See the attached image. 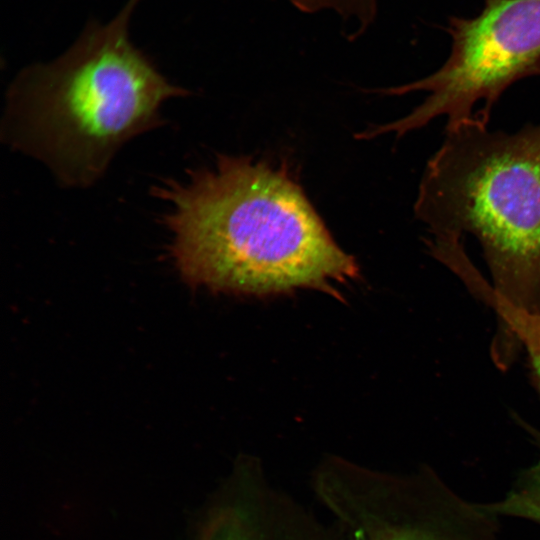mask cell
Listing matches in <instances>:
<instances>
[{
    "instance_id": "7a4b0ae2",
    "label": "cell",
    "mask_w": 540,
    "mask_h": 540,
    "mask_svg": "<svg viewBox=\"0 0 540 540\" xmlns=\"http://www.w3.org/2000/svg\"><path fill=\"white\" fill-rule=\"evenodd\" d=\"M137 0L88 28L61 57L25 69L7 97L9 144L38 158L66 186L86 187L132 138L160 124V108L187 94L130 42Z\"/></svg>"
},
{
    "instance_id": "ba28073f",
    "label": "cell",
    "mask_w": 540,
    "mask_h": 540,
    "mask_svg": "<svg viewBox=\"0 0 540 540\" xmlns=\"http://www.w3.org/2000/svg\"><path fill=\"white\" fill-rule=\"evenodd\" d=\"M305 13L333 12L355 29L365 31L375 20L379 0H285Z\"/></svg>"
},
{
    "instance_id": "277c9868",
    "label": "cell",
    "mask_w": 540,
    "mask_h": 540,
    "mask_svg": "<svg viewBox=\"0 0 540 540\" xmlns=\"http://www.w3.org/2000/svg\"><path fill=\"white\" fill-rule=\"evenodd\" d=\"M310 484L337 540H497L498 516L430 468L391 472L328 455Z\"/></svg>"
},
{
    "instance_id": "52a82bcc",
    "label": "cell",
    "mask_w": 540,
    "mask_h": 540,
    "mask_svg": "<svg viewBox=\"0 0 540 540\" xmlns=\"http://www.w3.org/2000/svg\"><path fill=\"white\" fill-rule=\"evenodd\" d=\"M487 507L497 516L521 518L540 525V458L518 477L501 500Z\"/></svg>"
},
{
    "instance_id": "3957f363",
    "label": "cell",
    "mask_w": 540,
    "mask_h": 540,
    "mask_svg": "<svg viewBox=\"0 0 540 540\" xmlns=\"http://www.w3.org/2000/svg\"><path fill=\"white\" fill-rule=\"evenodd\" d=\"M414 210L431 237L474 235L494 291L540 311V123L512 133L476 116L446 124Z\"/></svg>"
},
{
    "instance_id": "5b68a950",
    "label": "cell",
    "mask_w": 540,
    "mask_h": 540,
    "mask_svg": "<svg viewBox=\"0 0 540 540\" xmlns=\"http://www.w3.org/2000/svg\"><path fill=\"white\" fill-rule=\"evenodd\" d=\"M452 49L431 75L389 88L386 94L428 92L407 116L363 132L360 138L402 136L440 116L447 124L479 117L489 122L501 95L517 81L540 76V0H485L474 18H453Z\"/></svg>"
},
{
    "instance_id": "8992f818",
    "label": "cell",
    "mask_w": 540,
    "mask_h": 540,
    "mask_svg": "<svg viewBox=\"0 0 540 540\" xmlns=\"http://www.w3.org/2000/svg\"><path fill=\"white\" fill-rule=\"evenodd\" d=\"M464 283L497 315L498 331L492 346L496 364L506 368L517 350L525 349L540 390V311H529L510 304L494 291L478 270L471 272Z\"/></svg>"
},
{
    "instance_id": "6da1fadb",
    "label": "cell",
    "mask_w": 540,
    "mask_h": 540,
    "mask_svg": "<svg viewBox=\"0 0 540 540\" xmlns=\"http://www.w3.org/2000/svg\"><path fill=\"white\" fill-rule=\"evenodd\" d=\"M153 191L166 204L171 254L191 285L238 295L315 289L338 296L359 276L301 188L269 164L223 155Z\"/></svg>"
}]
</instances>
